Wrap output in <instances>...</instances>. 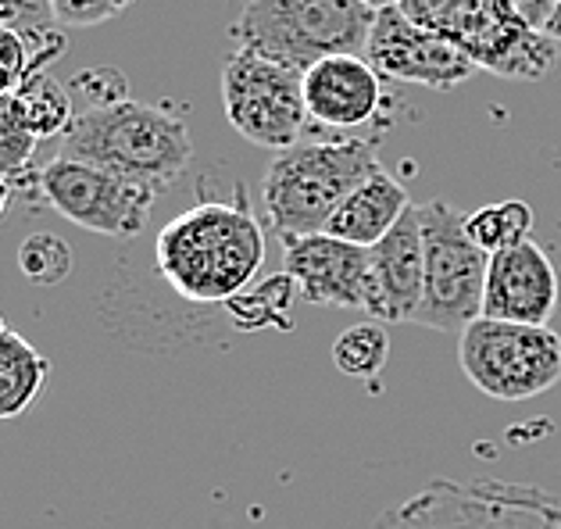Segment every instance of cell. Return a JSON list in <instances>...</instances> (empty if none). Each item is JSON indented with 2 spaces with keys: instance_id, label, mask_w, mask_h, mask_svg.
Segmentation results:
<instances>
[{
  "instance_id": "2",
  "label": "cell",
  "mask_w": 561,
  "mask_h": 529,
  "mask_svg": "<svg viewBox=\"0 0 561 529\" xmlns=\"http://www.w3.org/2000/svg\"><path fill=\"white\" fill-rule=\"evenodd\" d=\"M58 158L90 161L165 194L194 158V140L180 112L126 97L115 104L76 107Z\"/></svg>"
},
{
  "instance_id": "20",
  "label": "cell",
  "mask_w": 561,
  "mask_h": 529,
  "mask_svg": "<svg viewBox=\"0 0 561 529\" xmlns=\"http://www.w3.org/2000/svg\"><path fill=\"white\" fill-rule=\"evenodd\" d=\"M465 229H469V237L486 254H501L533 240L537 215H533L526 200H497V205H483L479 211H469Z\"/></svg>"
},
{
  "instance_id": "31",
  "label": "cell",
  "mask_w": 561,
  "mask_h": 529,
  "mask_svg": "<svg viewBox=\"0 0 561 529\" xmlns=\"http://www.w3.org/2000/svg\"><path fill=\"white\" fill-rule=\"evenodd\" d=\"M8 93H15V83H11L4 72H0V97H8Z\"/></svg>"
},
{
  "instance_id": "18",
  "label": "cell",
  "mask_w": 561,
  "mask_h": 529,
  "mask_svg": "<svg viewBox=\"0 0 561 529\" xmlns=\"http://www.w3.org/2000/svg\"><path fill=\"white\" fill-rule=\"evenodd\" d=\"M300 297L297 283L279 273L268 276L257 287L243 290L240 297H232L226 304L229 322L243 333H257V330H294V301Z\"/></svg>"
},
{
  "instance_id": "16",
  "label": "cell",
  "mask_w": 561,
  "mask_h": 529,
  "mask_svg": "<svg viewBox=\"0 0 561 529\" xmlns=\"http://www.w3.org/2000/svg\"><path fill=\"white\" fill-rule=\"evenodd\" d=\"M408 208H412L408 189L397 183L390 172L379 169L373 180L362 183L344 205H340L325 233L336 240L358 243V248H376V243L404 219Z\"/></svg>"
},
{
  "instance_id": "27",
  "label": "cell",
  "mask_w": 561,
  "mask_h": 529,
  "mask_svg": "<svg viewBox=\"0 0 561 529\" xmlns=\"http://www.w3.org/2000/svg\"><path fill=\"white\" fill-rule=\"evenodd\" d=\"M512 8L518 11V19H523L529 30L543 33V25L551 22L558 0H512Z\"/></svg>"
},
{
  "instance_id": "3",
  "label": "cell",
  "mask_w": 561,
  "mask_h": 529,
  "mask_svg": "<svg viewBox=\"0 0 561 529\" xmlns=\"http://www.w3.org/2000/svg\"><path fill=\"white\" fill-rule=\"evenodd\" d=\"M379 169L376 147L365 140L297 143L276 154L262 183L268 229L283 243L325 233L340 205Z\"/></svg>"
},
{
  "instance_id": "6",
  "label": "cell",
  "mask_w": 561,
  "mask_h": 529,
  "mask_svg": "<svg viewBox=\"0 0 561 529\" xmlns=\"http://www.w3.org/2000/svg\"><path fill=\"white\" fill-rule=\"evenodd\" d=\"M373 529H561V501L533 483L433 480Z\"/></svg>"
},
{
  "instance_id": "14",
  "label": "cell",
  "mask_w": 561,
  "mask_h": 529,
  "mask_svg": "<svg viewBox=\"0 0 561 529\" xmlns=\"http://www.w3.org/2000/svg\"><path fill=\"white\" fill-rule=\"evenodd\" d=\"M368 262H373V297L365 315L382 325L412 322L422 304V276H426L422 219L415 205L376 248H368Z\"/></svg>"
},
{
  "instance_id": "7",
  "label": "cell",
  "mask_w": 561,
  "mask_h": 529,
  "mask_svg": "<svg viewBox=\"0 0 561 529\" xmlns=\"http://www.w3.org/2000/svg\"><path fill=\"white\" fill-rule=\"evenodd\" d=\"M426 276H422V304L415 325L436 333H465V325L483 315V294L490 254L465 229L469 215L447 200H426L419 208Z\"/></svg>"
},
{
  "instance_id": "26",
  "label": "cell",
  "mask_w": 561,
  "mask_h": 529,
  "mask_svg": "<svg viewBox=\"0 0 561 529\" xmlns=\"http://www.w3.org/2000/svg\"><path fill=\"white\" fill-rule=\"evenodd\" d=\"M0 22L22 25V30H58L50 0H0Z\"/></svg>"
},
{
  "instance_id": "15",
  "label": "cell",
  "mask_w": 561,
  "mask_h": 529,
  "mask_svg": "<svg viewBox=\"0 0 561 529\" xmlns=\"http://www.w3.org/2000/svg\"><path fill=\"white\" fill-rule=\"evenodd\" d=\"M305 104L308 118L322 129L347 133L368 126L382 104L379 72L365 58H354V54L319 61L305 76Z\"/></svg>"
},
{
  "instance_id": "4",
  "label": "cell",
  "mask_w": 561,
  "mask_h": 529,
  "mask_svg": "<svg viewBox=\"0 0 561 529\" xmlns=\"http://www.w3.org/2000/svg\"><path fill=\"white\" fill-rule=\"evenodd\" d=\"M373 22L376 11L362 0H248L229 36L237 50H254L308 76L319 61L344 54L365 58Z\"/></svg>"
},
{
  "instance_id": "12",
  "label": "cell",
  "mask_w": 561,
  "mask_h": 529,
  "mask_svg": "<svg viewBox=\"0 0 561 529\" xmlns=\"http://www.w3.org/2000/svg\"><path fill=\"white\" fill-rule=\"evenodd\" d=\"M283 273L297 283L300 301L322 308L368 311L373 297V262L368 248L314 233L283 243Z\"/></svg>"
},
{
  "instance_id": "9",
  "label": "cell",
  "mask_w": 561,
  "mask_h": 529,
  "mask_svg": "<svg viewBox=\"0 0 561 529\" xmlns=\"http://www.w3.org/2000/svg\"><path fill=\"white\" fill-rule=\"evenodd\" d=\"M36 194L65 222L112 240L140 237L161 197L158 189L76 158H50L39 169Z\"/></svg>"
},
{
  "instance_id": "29",
  "label": "cell",
  "mask_w": 561,
  "mask_h": 529,
  "mask_svg": "<svg viewBox=\"0 0 561 529\" xmlns=\"http://www.w3.org/2000/svg\"><path fill=\"white\" fill-rule=\"evenodd\" d=\"M8 205H11V183L0 180V215L8 211Z\"/></svg>"
},
{
  "instance_id": "23",
  "label": "cell",
  "mask_w": 561,
  "mask_h": 529,
  "mask_svg": "<svg viewBox=\"0 0 561 529\" xmlns=\"http://www.w3.org/2000/svg\"><path fill=\"white\" fill-rule=\"evenodd\" d=\"M19 273L33 287H58L72 276V248L54 233H33L19 243Z\"/></svg>"
},
{
  "instance_id": "21",
  "label": "cell",
  "mask_w": 561,
  "mask_h": 529,
  "mask_svg": "<svg viewBox=\"0 0 561 529\" xmlns=\"http://www.w3.org/2000/svg\"><path fill=\"white\" fill-rule=\"evenodd\" d=\"M15 93H19L22 112H25V118H30V126L39 140H50V137L61 140L65 137V129L72 126V115H76L72 90L61 87L50 72H36V76L25 79Z\"/></svg>"
},
{
  "instance_id": "8",
  "label": "cell",
  "mask_w": 561,
  "mask_h": 529,
  "mask_svg": "<svg viewBox=\"0 0 561 529\" xmlns=\"http://www.w3.org/2000/svg\"><path fill=\"white\" fill-rule=\"evenodd\" d=\"M458 365L494 401H529L561 383V336L551 325L479 315L458 336Z\"/></svg>"
},
{
  "instance_id": "5",
  "label": "cell",
  "mask_w": 561,
  "mask_h": 529,
  "mask_svg": "<svg viewBox=\"0 0 561 529\" xmlns=\"http://www.w3.org/2000/svg\"><path fill=\"white\" fill-rule=\"evenodd\" d=\"M401 11L455 44L476 69L518 83H540L561 50L518 19L512 0H401Z\"/></svg>"
},
{
  "instance_id": "11",
  "label": "cell",
  "mask_w": 561,
  "mask_h": 529,
  "mask_svg": "<svg viewBox=\"0 0 561 529\" xmlns=\"http://www.w3.org/2000/svg\"><path fill=\"white\" fill-rule=\"evenodd\" d=\"M365 61L379 76L430 90H455L476 76V65L455 44H447L444 36L430 33L415 19H408L401 4L376 11Z\"/></svg>"
},
{
  "instance_id": "17",
  "label": "cell",
  "mask_w": 561,
  "mask_h": 529,
  "mask_svg": "<svg viewBox=\"0 0 561 529\" xmlns=\"http://www.w3.org/2000/svg\"><path fill=\"white\" fill-rule=\"evenodd\" d=\"M50 358L0 315V423L19 418L44 398Z\"/></svg>"
},
{
  "instance_id": "24",
  "label": "cell",
  "mask_w": 561,
  "mask_h": 529,
  "mask_svg": "<svg viewBox=\"0 0 561 529\" xmlns=\"http://www.w3.org/2000/svg\"><path fill=\"white\" fill-rule=\"evenodd\" d=\"M136 4V0H50V15L58 30H93L112 22Z\"/></svg>"
},
{
  "instance_id": "28",
  "label": "cell",
  "mask_w": 561,
  "mask_h": 529,
  "mask_svg": "<svg viewBox=\"0 0 561 529\" xmlns=\"http://www.w3.org/2000/svg\"><path fill=\"white\" fill-rule=\"evenodd\" d=\"M543 36H547V39H554V44L561 47V0H558V8H554L551 22L543 25Z\"/></svg>"
},
{
  "instance_id": "30",
  "label": "cell",
  "mask_w": 561,
  "mask_h": 529,
  "mask_svg": "<svg viewBox=\"0 0 561 529\" xmlns=\"http://www.w3.org/2000/svg\"><path fill=\"white\" fill-rule=\"evenodd\" d=\"M365 8H373V11H382V8H397L401 0H362Z\"/></svg>"
},
{
  "instance_id": "13",
  "label": "cell",
  "mask_w": 561,
  "mask_h": 529,
  "mask_svg": "<svg viewBox=\"0 0 561 529\" xmlns=\"http://www.w3.org/2000/svg\"><path fill=\"white\" fill-rule=\"evenodd\" d=\"M561 301L558 268L537 240L490 254L483 315L501 322L547 325Z\"/></svg>"
},
{
  "instance_id": "22",
  "label": "cell",
  "mask_w": 561,
  "mask_h": 529,
  "mask_svg": "<svg viewBox=\"0 0 561 529\" xmlns=\"http://www.w3.org/2000/svg\"><path fill=\"white\" fill-rule=\"evenodd\" d=\"M390 361V336L387 325L376 319H365L358 325H347L333 341V365L351 379H376Z\"/></svg>"
},
{
  "instance_id": "25",
  "label": "cell",
  "mask_w": 561,
  "mask_h": 529,
  "mask_svg": "<svg viewBox=\"0 0 561 529\" xmlns=\"http://www.w3.org/2000/svg\"><path fill=\"white\" fill-rule=\"evenodd\" d=\"M68 90H72L76 107H98V104L126 101L129 97V79L118 69H112V65H104V69H90L83 76H76Z\"/></svg>"
},
{
  "instance_id": "1",
  "label": "cell",
  "mask_w": 561,
  "mask_h": 529,
  "mask_svg": "<svg viewBox=\"0 0 561 529\" xmlns=\"http://www.w3.org/2000/svg\"><path fill=\"white\" fill-rule=\"evenodd\" d=\"M262 265L265 229L240 186L232 200H201L180 211L154 243L158 276L190 304H229L251 290Z\"/></svg>"
},
{
  "instance_id": "19",
  "label": "cell",
  "mask_w": 561,
  "mask_h": 529,
  "mask_svg": "<svg viewBox=\"0 0 561 529\" xmlns=\"http://www.w3.org/2000/svg\"><path fill=\"white\" fill-rule=\"evenodd\" d=\"M36 143L39 137L22 112L19 93L0 97V180L11 183V189L15 186L36 189V180H39V169H33Z\"/></svg>"
},
{
  "instance_id": "10",
  "label": "cell",
  "mask_w": 561,
  "mask_h": 529,
  "mask_svg": "<svg viewBox=\"0 0 561 529\" xmlns=\"http://www.w3.org/2000/svg\"><path fill=\"white\" fill-rule=\"evenodd\" d=\"M222 107L243 140L283 154L308 126L305 76L254 50H232L222 65Z\"/></svg>"
}]
</instances>
